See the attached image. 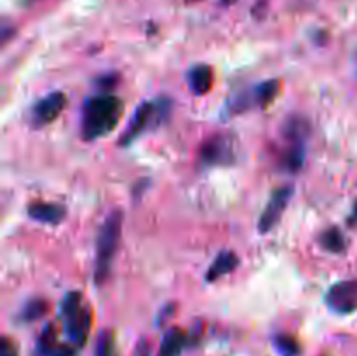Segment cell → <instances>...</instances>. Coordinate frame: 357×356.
Segmentation results:
<instances>
[{
	"label": "cell",
	"mask_w": 357,
	"mask_h": 356,
	"mask_svg": "<svg viewBox=\"0 0 357 356\" xmlns=\"http://www.w3.org/2000/svg\"><path fill=\"white\" fill-rule=\"evenodd\" d=\"M122 115V101L115 94L101 93L91 96L84 103L82 136L86 140H96L115 129Z\"/></svg>",
	"instance_id": "obj_1"
},
{
	"label": "cell",
	"mask_w": 357,
	"mask_h": 356,
	"mask_svg": "<svg viewBox=\"0 0 357 356\" xmlns=\"http://www.w3.org/2000/svg\"><path fill=\"white\" fill-rule=\"evenodd\" d=\"M122 230V212L115 209L101 225L98 234L96 243V265H94V281L96 285H103L107 281L112 269V260L115 257V251L119 248Z\"/></svg>",
	"instance_id": "obj_2"
},
{
	"label": "cell",
	"mask_w": 357,
	"mask_h": 356,
	"mask_svg": "<svg viewBox=\"0 0 357 356\" xmlns=\"http://www.w3.org/2000/svg\"><path fill=\"white\" fill-rule=\"evenodd\" d=\"M171 107H173V103H171L169 98H157V100L145 101L143 105H139L132 114L126 131L122 133L119 145H129L136 138H139L143 133L152 131V129H157L160 124H164L169 119Z\"/></svg>",
	"instance_id": "obj_3"
},
{
	"label": "cell",
	"mask_w": 357,
	"mask_h": 356,
	"mask_svg": "<svg viewBox=\"0 0 357 356\" xmlns=\"http://www.w3.org/2000/svg\"><path fill=\"white\" fill-rule=\"evenodd\" d=\"M61 318L65 334L75 348L86 344L91 330V311L82 307V295L79 292L66 293L61 302Z\"/></svg>",
	"instance_id": "obj_4"
},
{
	"label": "cell",
	"mask_w": 357,
	"mask_h": 356,
	"mask_svg": "<svg viewBox=\"0 0 357 356\" xmlns=\"http://www.w3.org/2000/svg\"><path fill=\"white\" fill-rule=\"evenodd\" d=\"M279 91V82L275 79L265 80L260 82L258 86L251 87V89L244 91L234 96V100L230 101L229 108L234 114H239V112L250 110L251 107H267L275 96H278Z\"/></svg>",
	"instance_id": "obj_5"
},
{
	"label": "cell",
	"mask_w": 357,
	"mask_h": 356,
	"mask_svg": "<svg viewBox=\"0 0 357 356\" xmlns=\"http://www.w3.org/2000/svg\"><path fill=\"white\" fill-rule=\"evenodd\" d=\"M66 107V96L61 91H54V93H49L47 96L38 100L37 103L31 107L30 110V122L33 128H42V126H47L58 117L63 112V108Z\"/></svg>",
	"instance_id": "obj_6"
},
{
	"label": "cell",
	"mask_w": 357,
	"mask_h": 356,
	"mask_svg": "<svg viewBox=\"0 0 357 356\" xmlns=\"http://www.w3.org/2000/svg\"><path fill=\"white\" fill-rule=\"evenodd\" d=\"M326 304L338 314L354 313L357 309V279L340 281L326 293Z\"/></svg>",
	"instance_id": "obj_7"
},
{
	"label": "cell",
	"mask_w": 357,
	"mask_h": 356,
	"mask_svg": "<svg viewBox=\"0 0 357 356\" xmlns=\"http://www.w3.org/2000/svg\"><path fill=\"white\" fill-rule=\"evenodd\" d=\"M291 194H293V188L289 187V185H284V187L274 191L271 201H268V205L265 206L264 213H261L260 220H258V230H260L261 234L271 232V230L278 225L282 213H284L286 206H288L289 199H291Z\"/></svg>",
	"instance_id": "obj_8"
},
{
	"label": "cell",
	"mask_w": 357,
	"mask_h": 356,
	"mask_svg": "<svg viewBox=\"0 0 357 356\" xmlns=\"http://www.w3.org/2000/svg\"><path fill=\"white\" fill-rule=\"evenodd\" d=\"M232 143L227 136L216 135L208 138L201 147L199 159L206 166H216V164H225L232 161Z\"/></svg>",
	"instance_id": "obj_9"
},
{
	"label": "cell",
	"mask_w": 357,
	"mask_h": 356,
	"mask_svg": "<svg viewBox=\"0 0 357 356\" xmlns=\"http://www.w3.org/2000/svg\"><path fill=\"white\" fill-rule=\"evenodd\" d=\"M28 215L42 223H59L66 215V209L54 202H33L28 208Z\"/></svg>",
	"instance_id": "obj_10"
},
{
	"label": "cell",
	"mask_w": 357,
	"mask_h": 356,
	"mask_svg": "<svg viewBox=\"0 0 357 356\" xmlns=\"http://www.w3.org/2000/svg\"><path fill=\"white\" fill-rule=\"evenodd\" d=\"M188 87L194 94H206L213 86V70L209 65L192 66L187 75Z\"/></svg>",
	"instance_id": "obj_11"
},
{
	"label": "cell",
	"mask_w": 357,
	"mask_h": 356,
	"mask_svg": "<svg viewBox=\"0 0 357 356\" xmlns=\"http://www.w3.org/2000/svg\"><path fill=\"white\" fill-rule=\"evenodd\" d=\"M310 124L305 117L291 115L282 126V136L288 143H305L309 138Z\"/></svg>",
	"instance_id": "obj_12"
},
{
	"label": "cell",
	"mask_w": 357,
	"mask_h": 356,
	"mask_svg": "<svg viewBox=\"0 0 357 356\" xmlns=\"http://www.w3.org/2000/svg\"><path fill=\"white\" fill-rule=\"evenodd\" d=\"M237 265H239V257L234 251H222L206 272V281H216L222 276L230 274Z\"/></svg>",
	"instance_id": "obj_13"
},
{
	"label": "cell",
	"mask_w": 357,
	"mask_h": 356,
	"mask_svg": "<svg viewBox=\"0 0 357 356\" xmlns=\"http://www.w3.org/2000/svg\"><path fill=\"white\" fill-rule=\"evenodd\" d=\"M187 344V334L181 332L180 328H171V330L164 335L162 342H160L159 355L157 356H181V351H183Z\"/></svg>",
	"instance_id": "obj_14"
},
{
	"label": "cell",
	"mask_w": 357,
	"mask_h": 356,
	"mask_svg": "<svg viewBox=\"0 0 357 356\" xmlns=\"http://www.w3.org/2000/svg\"><path fill=\"white\" fill-rule=\"evenodd\" d=\"M305 163V143H288L281 156V168L288 173H298Z\"/></svg>",
	"instance_id": "obj_15"
},
{
	"label": "cell",
	"mask_w": 357,
	"mask_h": 356,
	"mask_svg": "<svg viewBox=\"0 0 357 356\" xmlns=\"http://www.w3.org/2000/svg\"><path fill=\"white\" fill-rule=\"evenodd\" d=\"M321 244H323L324 250L331 251V253H342L347 246V241H345L344 234H342L340 229L337 227H331V229L324 230L321 234Z\"/></svg>",
	"instance_id": "obj_16"
},
{
	"label": "cell",
	"mask_w": 357,
	"mask_h": 356,
	"mask_svg": "<svg viewBox=\"0 0 357 356\" xmlns=\"http://www.w3.org/2000/svg\"><path fill=\"white\" fill-rule=\"evenodd\" d=\"M274 348L281 356H300L302 355V348H300L298 341L291 335H275L274 337Z\"/></svg>",
	"instance_id": "obj_17"
},
{
	"label": "cell",
	"mask_w": 357,
	"mask_h": 356,
	"mask_svg": "<svg viewBox=\"0 0 357 356\" xmlns=\"http://www.w3.org/2000/svg\"><path fill=\"white\" fill-rule=\"evenodd\" d=\"M45 313H47V302L42 299H33L30 300V302L24 304V307L20 313V320L30 323V321H37L38 318L44 316Z\"/></svg>",
	"instance_id": "obj_18"
},
{
	"label": "cell",
	"mask_w": 357,
	"mask_h": 356,
	"mask_svg": "<svg viewBox=\"0 0 357 356\" xmlns=\"http://www.w3.org/2000/svg\"><path fill=\"white\" fill-rule=\"evenodd\" d=\"M94 356H119L117 348H115V339L110 330H103L96 341V349Z\"/></svg>",
	"instance_id": "obj_19"
},
{
	"label": "cell",
	"mask_w": 357,
	"mask_h": 356,
	"mask_svg": "<svg viewBox=\"0 0 357 356\" xmlns=\"http://www.w3.org/2000/svg\"><path fill=\"white\" fill-rule=\"evenodd\" d=\"M58 346V342H56V334H54V327H52L51 323L45 325L44 332H42V335L38 337V342H37V353L40 356H47L49 353L52 351V349Z\"/></svg>",
	"instance_id": "obj_20"
},
{
	"label": "cell",
	"mask_w": 357,
	"mask_h": 356,
	"mask_svg": "<svg viewBox=\"0 0 357 356\" xmlns=\"http://www.w3.org/2000/svg\"><path fill=\"white\" fill-rule=\"evenodd\" d=\"M47 356H75V349L68 344H58Z\"/></svg>",
	"instance_id": "obj_21"
},
{
	"label": "cell",
	"mask_w": 357,
	"mask_h": 356,
	"mask_svg": "<svg viewBox=\"0 0 357 356\" xmlns=\"http://www.w3.org/2000/svg\"><path fill=\"white\" fill-rule=\"evenodd\" d=\"M0 356H17V349L13 342L7 337L2 339V346H0Z\"/></svg>",
	"instance_id": "obj_22"
},
{
	"label": "cell",
	"mask_w": 357,
	"mask_h": 356,
	"mask_svg": "<svg viewBox=\"0 0 357 356\" xmlns=\"http://www.w3.org/2000/svg\"><path fill=\"white\" fill-rule=\"evenodd\" d=\"M117 79H119L117 75H112V73H108V75L101 77V79L98 80V84H100L103 89H110V87L117 86Z\"/></svg>",
	"instance_id": "obj_23"
},
{
	"label": "cell",
	"mask_w": 357,
	"mask_h": 356,
	"mask_svg": "<svg viewBox=\"0 0 357 356\" xmlns=\"http://www.w3.org/2000/svg\"><path fill=\"white\" fill-rule=\"evenodd\" d=\"M351 223H357V201L354 205V208H352V215H351V220H349Z\"/></svg>",
	"instance_id": "obj_24"
},
{
	"label": "cell",
	"mask_w": 357,
	"mask_h": 356,
	"mask_svg": "<svg viewBox=\"0 0 357 356\" xmlns=\"http://www.w3.org/2000/svg\"><path fill=\"white\" fill-rule=\"evenodd\" d=\"M234 2H237V0H222V3H225V6H232Z\"/></svg>",
	"instance_id": "obj_25"
},
{
	"label": "cell",
	"mask_w": 357,
	"mask_h": 356,
	"mask_svg": "<svg viewBox=\"0 0 357 356\" xmlns=\"http://www.w3.org/2000/svg\"><path fill=\"white\" fill-rule=\"evenodd\" d=\"M26 2H28V3H31V2H35V0H26Z\"/></svg>",
	"instance_id": "obj_26"
},
{
	"label": "cell",
	"mask_w": 357,
	"mask_h": 356,
	"mask_svg": "<svg viewBox=\"0 0 357 356\" xmlns=\"http://www.w3.org/2000/svg\"><path fill=\"white\" fill-rule=\"evenodd\" d=\"M188 2H194V0H188ZM195 2H199V0H195Z\"/></svg>",
	"instance_id": "obj_27"
}]
</instances>
